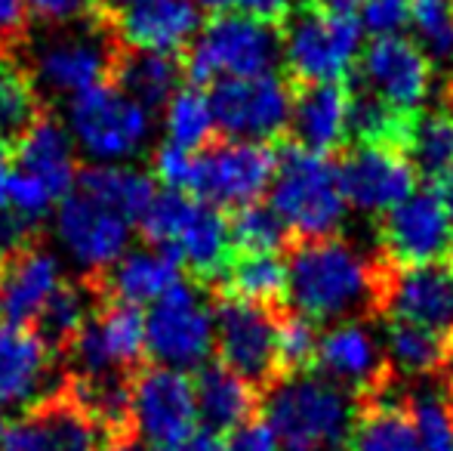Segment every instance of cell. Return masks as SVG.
<instances>
[{"label": "cell", "mask_w": 453, "mask_h": 451, "mask_svg": "<svg viewBox=\"0 0 453 451\" xmlns=\"http://www.w3.org/2000/svg\"><path fill=\"white\" fill-rule=\"evenodd\" d=\"M216 130L238 143H274L287 133L293 112V84L287 74L219 81L207 90Z\"/></svg>", "instance_id": "cell-12"}, {"label": "cell", "mask_w": 453, "mask_h": 451, "mask_svg": "<svg viewBox=\"0 0 453 451\" xmlns=\"http://www.w3.org/2000/svg\"><path fill=\"white\" fill-rule=\"evenodd\" d=\"M195 399L201 430L222 436V439L244 424L257 421V411L263 405V393L234 371H228L222 362H207L195 374Z\"/></svg>", "instance_id": "cell-27"}, {"label": "cell", "mask_w": 453, "mask_h": 451, "mask_svg": "<svg viewBox=\"0 0 453 451\" xmlns=\"http://www.w3.org/2000/svg\"><path fill=\"white\" fill-rule=\"evenodd\" d=\"M99 300L124 303V307H155L173 284L182 282V263L161 247H136L127 251L114 266L99 276H87Z\"/></svg>", "instance_id": "cell-25"}, {"label": "cell", "mask_w": 453, "mask_h": 451, "mask_svg": "<svg viewBox=\"0 0 453 451\" xmlns=\"http://www.w3.org/2000/svg\"><path fill=\"white\" fill-rule=\"evenodd\" d=\"M453 355V334L435 328L411 325V322H388L386 359L404 374H438Z\"/></svg>", "instance_id": "cell-35"}, {"label": "cell", "mask_w": 453, "mask_h": 451, "mask_svg": "<svg viewBox=\"0 0 453 451\" xmlns=\"http://www.w3.org/2000/svg\"><path fill=\"white\" fill-rule=\"evenodd\" d=\"M56 235L87 276H99L127 253L133 223L90 195L72 189L56 207Z\"/></svg>", "instance_id": "cell-17"}, {"label": "cell", "mask_w": 453, "mask_h": 451, "mask_svg": "<svg viewBox=\"0 0 453 451\" xmlns=\"http://www.w3.org/2000/svg\"><path fill=\"white\" fill-rule=\"evenodd\" d=\"M151 112L111 81L68 103V133L99 164H118L142 155L151 143Z\"/></svg>", "instance_id": "cell-8"}, {"label": "cell", "mask_w": 453, "mask_h": 451, "mask_svg": "<svg viewBox=\"0 0 453 451\" xmlns=\"http://www.w3.org/2000/svg\"><path fill=\"white\" fill-rule=\"evenodd\" d=\"M96 307H99V294H96L93 282L87 276L81 282H62L56 294L43 303L37 319L31 322V331L43 340V346L56 359H65L72 343L78 340L81 328L96 313Z\"/></svg>", "instance_id": "cell-32"}, {"label": "cell", "mask_w": 453, "mask_h": 451, "mask_svg": "<svg viewBox=\"0 0 453 451\" xmlns=\"http://www.w3.org/2000/svg\"><path fill=\"white\" fill-rule=\"evenodd\" d=\"M364 4H367V0H305V6L336 12V16H355V10H361Z\"/></svg>", "instance_id": "cell-52"}, {"label": "cell", "mask_w": 453, "mask_h": 451, "mask_svg": "<svg viewBox=\"0 0 453 451\" xmlns=\"http://www.w3.org/2000/svg\"><path fill=\"white\" fill-rule=\"evenodd\" d=\"M28 12L22 0H0V53H19L28 37Z\"/></svg>", "instance_id": "cell-48"}, {"label": "cell", "mask_w": 453, "mask_h": 451, "mask_svg": "<svg viewBox=\"0 0 453 451\" xmlns=\"http://www.w3.org/2000/svg\"><path fill=\"white\" fill-rule=\"evenodd\" d=\"M201 10H210L213 16L222 12H241V16L259 19L274 28H284L293 16V0H197Z\"/></svg>", "instance_id": "cell-44"}, {"label": "cell", "mask_w": 453, "mask_h": 451, "mask_svg": "<svg viewBox=\"0 0 453 451\" xmlns=\"http://www.w3.org/2000/svg\"><path fill=\"white\" fill-rule=\"evenodd\" d=\"M340 186L349 207L364 214L395 211L417 192V167L407 152L380 149V145H355L340 158Z\"/></svg>", "instance_id": "cell-19"}, {"label": "cell", "mask_w": 453, "mask_h": 451, "mask_svg": "<svg viewBox=\"0 0 453 451\" xmlns=\"http://www.w3.org/2000/svg\"><path fill=\"white\" fill-rule=\"evenodd\" d=\"M78 365L74 374H136L149 365L145 353V313L124 303L99 300L96 313L81 328L78 340L65 353Z\"/></svg>", "instance_id": "cell-16"}, {"label": "cell", "mask_w": 453, "mask_h": 451, "mask_svg": "<svg viewBox=\"0 0 453 451\" xmlns=\"http://www.w3.org/2000/svg\"><path fill=\"white\" fill-rule=\"evenodd\" d=\"M108 16L127 47L164 56H182L201 31L197 0H145Z\"/></svg>", "instance_id": "cell-23"}, {"label": "cell", "mask_w": 453, "mask_h": 451, "mask_svg": "<svg viewBox=\"0 0 453 451\" xmlns=\"http://www.w3.org/2000/svg\"><path fill=\"white\" fill-rule=\"evenodd\" d=\"M448 97L453 99V81H450V87H448Z\"/></svg>", "instance_id": "cell-56"}, {"label": "cell", "mask_w": 453, "mask_h": 451, "mask_svg": "<svg viewBox=\"0 0 453 451\" xmlns=\"http://www.w3.org/2000/svg\"><path fill=\"white\" fill-rule=\"evenodd\" d=\"M274 170H278V145L216 139L195 155L188 195L234 214L241 207L259 205V198L272 189Z\"/></svg>", "instance_id": "cell-10"}, {"label": "cell", "mask_w": 453, "mask_h": 451, "mask_svg": "<svg viewBox=\"0 0 453 451\" xmlns=\"http://www.w3.org/2000/svg\"><path fill=\"white\" fill-rule=\"evenodd\" d=\"M47 112L50 105L37 93L19 53H0V139L6 149H12Z\"/></svg>", "instance_id": "cell-34"}, {"label": "cell", "mask_w": 453, "mask_h": 451, "mask_svg": "<svg viewBox=\"0 0 453 451\" xmlns=\"http://www.w3.org/2000/svg\"><path fill=\"white\" fill-rule=\"evenodd\" d=\"M99 451H145V442L139 439L136 433H130V436H114V439H108Z\"/></svg>", "instance_id": "cell-53"}, {"label": "cell", "mask_w": 453, "mask_h": 451, "mask_svg": "<svg viewBox=\"0 0 453 451\" xmlns=\"http://www.w3.org/2000/svg\"><path fill=\"white\" fill-rule=\"evenodd\" d=\"M284 307H259V303L213 297V325L219 362L257 386L265 396L280 380L278 365V315Z\"/></svg>", "instance_id": "cell-11"}, {"label": "cell", "mask_w": 453, "mask_h": 451, "mask_svg": "<svg viewBox=\"0 0 453 451\" xmlns=\"http://www.w3.org/2000/svg\"><path fill=\"white\" fill-rule=\"evenodd\" d=\"M272 211L296 241L336 238L346 220V195L340 164L327 155H311L299 145H278V170L272 180Z\"/></svg>", "instance_id": "cell-5"}, {"label": "cell", "mask_w": 453, "mask_h": 451, "mask_svg": "<svg viewBox=\"0 0 453 451\" xmlns=\"http://www.w3.org/2000/svg\"><path fill=\"white\" fill-rule=\"evenodd\" d=\"M74 189L90 195L99 205L118 211L133 226H139V220L145 217L155 195L161 192L155 186V176L145 174V170L127 167V164H90V167H81Z\"/></svg>", "instance_id": "cell-30"}, {"label": "cell", "mask_w": 453, "mask_h": 451, "mask_svg": "<svg viewBox=\"0 0 453 451\" xmlns=\"http://www.w3.org/2000/svg\"><path fill=\"white\" fill-rule=\"evenodd\" d=\"M417 43L438 66H453V0H411Z\"/></svg>", "instance_id": "cell-40"}, {"label": "cell", "mask_w": 453, "mask_h": 451, "mask_svg": "<svg viewBox=\"0 0 453 451\" xmlns=\"http://www.w3.org/2000/svg\"><path fill=\"white\" fill-rule=\"evenodd\" d=\"M164 130H167V143L180 145L185 152H195V155L213 145L219 139V130H216L207 90L195 84H182V90L164 109Z\"/></svg>", "instance_id": "cell-37"}, {"label": "cell", "mask_w": 453, "mask_h": 451, "mask_svg": "<svg viewBox=\"0 0 453 451\" xmlns=\"http://www.w3.org/2000/svg\"><path fill=\"white\" fill-rule=\"evenodd\" d=\"M65 282L53 251L35 241L0 263V325H25L37 319L43 303Z\"/></svg>", "instance_id": "cell-24"}, {"label": "cell", "mask_w": 453, "mask_h": 451, "mask_svg": "<svg viewBox=\"0 0 453 451\" xmlns=\"http://www.w3.org/2000/svg\"><path fill=\"white\" fill-rule=\"evenodd\" d=\"M228 451H280V442L269 424L257 417L228 436Z\"/></svg>", "instance_id": "cell-49"}, {"label": "cell", "mask_w": 453, "mask_h": 451, "mask_svg": "<svg viewBox=\"0 0 453 451\" xmlns=\"http://www.w3.org/2000/svg\"><path fill=\"white\" fill-rule=\"evenodd\" d=\"M37 232H41L37 223L25 220L22 214H16L12 207H4V211H0V263H4L6 257H12L16 251H22V247L41 241Z\"/></svg>", "instance_id": "cell-47"}, {"label": "cell", "mask_w": 453, "mask_h": 451, "mask_svg": "<svg viewBox=\"0 0 453 451\" xmlns=\"http://www.w3.org/2000/svg\"><path fill=\"white\" fill-rule=\"evenodd\" d=\"M380 257L398 269L450 263L453 220L432 189L413 192L404 205L380 220Z\"/></svg>", "instance_id": "cell-14"}, {"label": "cell", "mask_w": 453, "mask_h": 451, "mask_svg": "<svg viewBox=\"0 0 453 451\" xmlns=\"http://www.w3.org/2000/svg\"><path fill=\"white\" fill-rule=\"evenodd\" d=\"M133 430L151 451L182 446L197 430L195 380L173 368H139L133 374Z\"/></svg>", "instance_id": "cell-13"}, {"label": "cell", "mask_w": 453, "mask_h": 451, "mask_svg": "<svg viewBox=\"0 0 453 451\" xmlns=\"http://www.w3.org/2000/svg\"><path fill=\"white\" fill-rule=\"evenodd\" d=\"M136 4H145V0H105V10L120 12V10H127V6H136Z\"/></svg>", "instance_id": "cell-54"}, {"label": "cell", "mask_w": 453, "mask_h": 451, "mask_svg": "<svg viewBox=\"0 0 453 451\" xmlns=\"http://www.w3.org/2000/svg\"><path fill=\"white\" fill-rule=\"evenodd\" d=\"M182 59L180 56L149 53V50L127 47L120 50V59L114 66L111 84L120 87L127 97H133L139 105H145L151 114L167 109L170 99L182 90Z\"/></svg>", "instance_id": "cell-29"}, {"label": "cell", "mask_w": 453, "mask_h": 451, "mask_svg": "<svg viewBox=\"0 0 453 451\" xmlns=\"http://www.w3.org/2000/svg\"><path fill=\"white\" fill-rule=\"evenodd\" d=\"M407 415L419 436L423 451H453V399L438 390L413 393L407 399Z\"/></svg>", "instance_id": "cell-39"}, {"label": "cell", "mask_w": 453, "mask_h": 451, "mask_svg": "<svg viewBox=\"0 0 453 451\" xmlns=\"http://www.w3.org/2000/svg\"><path fill=\"white\" fill-rule=\"evenodd\" d=\"M213 303V300H210ZM201 294V284H180L167 291L145 313V353L149 365L173 371H201L216 349L213 307Z\"/></svg>", "instance_id": "cell-9"}, {"label": "cell", "mask_w": 453, "mask_h": 451, "mask_svg": "<svg viewBox=\"0 0 453 451\" xmlns=\"http://www.w3.org/2000/svg\"><path fill=\"white\" fill-rule=\"evenodd\" d=\"M228 229H232L234 251L278 253L280 247L293 245L290 229H287L284 220L272 211V205H263V201L228 214Z\"/></svg>", "instance_id": "cell-38"}, {"label": "cell", "mask_w": 453, "mask_h": 451, "mask_svg": "<svg viewBox=\"0 0 453 451\" xmlns=\"http://www.w3.org/2000/svg\"><path fill=\"white\" fill-rule=\"evenodd\" d=\"M12 161L16 170L31 174L53 192L56 201H62L78 183V161H74V139L68 127L47 112L16 145H12Z\"/></svg>", "instance_id": "cell-28"}, {"label": "cell", "mask_w": 453, "mask_h": 451, "mask_svg": "<svg viewBox=\"0 0 453 451\" xmlns=\"http://www.w3.org/2000/svg\"><path fill=\"white\" fill-rule=\"evenodd\" d=\"M407 158L426 183H438L453 174V99L444 97L435 109L419 112Z\"/></svg>", "instance_id": "cell-36"}, {"label": "cell", "mask_w": 453, "mask_h": 451, "mask_svg": "<svg viewBox=\"0 0 453 451\" xmlns=\"http://www.w3.org/2000/svg\"><path fill=\"white\" fill-rule=\"evenodd\" d=\"M315 368L358 402L388 386V359L361 322H340L318 340Z\"/></svg>", "instance_id": "cell-20"}, {"label": "cell", "mask_w": 453, "mask_h": 451, "mask_svg": "<svg viewBox=\"0 0 453 451\" xmlns=\"http://www.w3.org/2000/svg\"><path fill=\"white\" fill-rule=\"evenodd\" d=\"M382 315L392 322H411L453 334V263L411 266V269L392 266L382 294Z\"/></svg>", "instance_id": "cell-21"}, {"label": "cell", "mask_w": 453, "mask_h": 451, "mask_svg": "<svg viewBox=\"0 0 453 451\" xmlns=\"http://www.w3.org/2000/svg\"><path fill=\"white\" fill-rule=\"evenodd\" d=\"M388 269L382 257H364L342 238L296 241L287 257V300L309 322L382 315Z\"/></svg>", "instance_id": "cell-1"}, {"label": "cell", "mask_w": 453, "mask_h": 451, "mask_svg": "<svg viewBox=\"0 0 453 451\" xmlns=\"http://www.w3.org/2000/svg\"><path fill=\"white\" fill-rule=\"evenodd\" d=\"M157 451H228V439H222V436L207 433V430L197 427L195 433H191L188 439L182 442V446H176V448H157Z\"/></svg>", "instance_id": "cell-50"}, {"label": "cell", "mask_w": 453, "mask_h": 451, "mask_svg": "<svg viewBox=\"0 0 453 451\" xmlns=\"http://www.w3.org/2000/svg\"><path fill=\"white\" fill-rule=\"evenodd\" d=\"M318 331L315 322L305 315L293 313L290 307L280 309L278 315V365L280 377H293V374H305L315 368L318 355Z\"/></svg>", "instance_id": "cell-41"}, {"label": "cell", "mask_w": 453, "mask_h": 451, "mask_svg": "<svg viewBox=\"0 0 453 451\" xmlns=\"http://www.w3.org/2000/svg\"><path fill=\"white\" fill-rule=\"evenodd\" d=\"M53 205H59V201L53 198V192H50L37 176L16 170L12 186H10V207L12 211L22 214L25 220H31V223L41 226V220L53 211Z\"/></svg>", "instance_id": "cell-43"}, {"label": "cell", "mask_w": 453, "mask_h": 451, "mask_svg": "<svg viewBox=\"0 0 453 451\" xmlns=\"http://www.w3.org/2000/svg\"><path fill=\"white\" fill-rule=\"evenodd\" d=\"M12 176H16V161H12V152L6 145H0V211L10 207V186Z\"/></svg>", "instance_id": "cell-51"}, {"label": "cell", "mask_w": 453, "mask_h": 451, "mask_svg": "<svg viewBox=\"0 0 453 451\" xmlns=\"http://www.w3.org/2000/svg\"><path fill=\"white\" fill-rule=\"evenodd\" d=\"M22 4L28 19L47 25V28L90 22V19L108 16L105 0H22Z\"/></svg>", "instance_id": "cell-42"}, {"label": "cell", "mask_w": 453, "mask_h": 451, "mask_svg": "<svg viewBox=\"0 0 453 451\" xmlns=\"http://www.w3.org/2000/svg\"><path fill=\"white\" fill-rule=\"evenodd\" d=\"M139 232L145 245L173 253L201 288H216L234 251L228 214L176 189H161L155 195L139 220Z\"/></svg>", "instance_id": "cell-4"}, {"label": "cell", "mask_w": 453, "mask_h": 451, "mask_svg": "<svg viewBox=\"0 0 453 451\" xmlns=\"http://www.w3.org/2000/svg\"><path fill=\"white\" fill-rule=\"evenodd\" d=\"M105 433L65 390V380L50 396L22 411L6 427L4 451H99Z\"/></svg>", "instance_id": "cell-18"}, {"label": "cell", "mask_w": 453, "mask_h": 451, "mask_svg": "<svg viewBox=\"0 0 453 451\" xmlns=\"http://www.w3.org/2000/svg\"><path fill=\"white\" fill-rule=\"evenodd\" d=\"M432 59L411 37H373L355 68L358 87L392 109L419 114L432 90Z\"/></svg>", "instance_id": "cell-15"}, {"label": "cell", "mask_w": 453, "mask_h": 451, "mask_svg": "<svg viewBox=\"0 0 453 451\" xmlns=\"http://www.w3.org/2000/svg\"><path fill=\"white\" fill-rule=\"evenodd\" d=\"M155 164V176L164 183V189H176V192L188 195L191 174H195V152H185L173 143H164L151 155Z\"/></svg>", "instance_id": "cell-45"}, {"label": "cell", "mask_w": 453, "mask_h": 451, "mask_svg": "<svg viewBox=\"0 0 453 451\" xmlns=\"http://www.w3.org/2000/svg\"><path fill=\"white\" fill-rule=\"evenodd\" d=\"M6 427H10V424H6V415H4V408H0V446H4V436H6Z\"/></svg>", "instance_id": "cell-55"}, {"label": "cell", "mask_w": 453, "mask_h": 451, "mask_svg": "<svg viewBox=\"0 0 453 451\" xmlns=\"http://www.w3.org/2000/svg\"><path fill=\"white\" fill-rule=\"evenodd\" d=\"M349 112H352V84H293V112L287 133L293 145L327 155L340 152L349 139Z\"/></svg>", "instance_id": "cell-22"}, {"label": "cell", "mask_w": 453, "mask_h": 451, "mask_svg": "<svg viewBox=\"0 0 453 451\" xmlns=\"http://www.w3.org/2000/svg\"><path fill=\"white\" fill-rule=\"evenodd\" d=\"M364 53L361 19L315 6L296 10L280 28V62L290 84H342Z\"/></svg>", "instance_id": "cell-7"}, {"label": "cell", "mask_w": 453, "mask_h": 451, "mask_svg": "<svg viewBox=\"0 0 453 451\" xmlns=\"http://www.w3.org/2000/svg\"><path fill=\"white\" fill-rule=\"evenodd\" d=\"M120 50H124V41L111 16H99L90 22L47 28V35L35 41L25 37L19 53L43 103L47 99L72 103L81 93L114 78Z\"/></svg>", "instance_id": "cell-2"}, {"label": "cell", "mask_w": 453, "mask_h": 451, "mask_svg": "<svg viewBox=\"0 0 453 451\" xmlns=\"http://www.w3.org/2000/svg\"><path fill=\"white\" fill-rule=\"evenodd\" d=\"M213 297L259 303V307H284L287 303V260L278 253L232 251L226 272L213 288Z\"/></svg>", "instance_id": "cell-31"}, {"label": "cell", "mask_w": 453, "mask_h": 451, "mask_svg": "<svg viewBox=\"0 0 453 451\" xmlns=\"http://www.w3.org/2000/svg\"><path fill=\"white\" fill-rule=\"evenodd\" d=\"M411 25V0H367L361 6V28L373 37H395Z\"/></svg>", "instance_id": "cell-46"}, {"label": "cell", "mask_w": 453, "mask_h": 451, "mask_svg": "<svg viewBox=\"0 0 453 451\" xmlns=\"http://www.w3.org/2000/svg\"><path fill=\"white\" fill-rule=\"evenodd\" d=\"M0 145H4V139H0Z\"/></svg>", "instance_id": "cell-57"}, {"label": "cell", "mask_w": 453, "mask_h": 451, "mask_svg": "<svg viewBox=\"0 0 453 451\" xmlns=\"http://www.w3.org/2000/svg\"><path fill=\"white\" fill-rule=\"evenodd\" d=\"M53 359L56 355L31 328L0 325V408L22 405L25 411L50 396L53 390H47V380Z\"/></svg>", "instance_id": "cell-26"}, {"label": "cell", "mask_w": 453, "mask_h": 451, "mask_svg": "<svg viewBox=\"0 0 453 451\" xmlns=\"http://www.w3.org/2000/svg\"><path fill=\"white\" fill-rule=\"evenodd\" d=\"M386 390L358 402V417L346 451H423L407 405L386 399Z\"/></svg>", "instance_id": "cell-33"}, {"label": "cell", "mask_w": 453, "mask_h": 451, "mask_svg": "<svg viewBox=\"0 0 453 451\" xmlns=\"http://www.w3.org/2000/svg\"><path fill=\"white\" fill-rule=\"evenodd\" d=\"M185 84L213 87L232 78H259L280 59V28L241 12L210 16L180 56Z\"/></svg>", "instance_id": "cell-6"}, {"label": "cell", "mask_w": 453, "mask_h": 451, "mask_svg": "<svg viewBox=\"0 0 453 451\" xmlns=\"http://www.w3.org/2000/svg\"><path fill=\"white\" fill-rule=\"evenodd\" d=\"M265 424L280 451H346L358 417V399L321 374L280 377L263 396Z\"/></svg>", "instance_id": "cell-3"}]
</instances>
